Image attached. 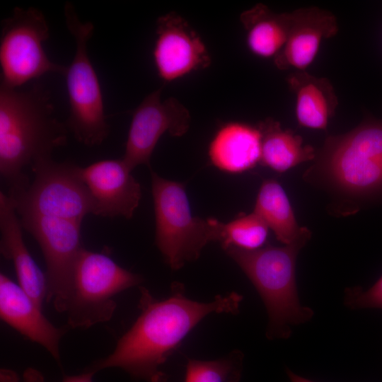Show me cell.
<instances>
[{
	"label": "cell",
	"mask_w": 382,
	"mask_h": 382,
	"mask_svg": "<svg viewBox=\"0 0 382 382\" xmlns=\"http://www.w3.org/2000/svg\"><path fill=\"white\" fill-rule=\"evenodd\" d=\"M93 203V214L131 219L139 206L141 190L132 170L120 159H105L78 167Z\"/></svg>",
	"instance_id": "cell-13"
},
{
	"label": "cell",
	"mask_w": 382,
	"mask_h": 382,
	"mask_svg": "<svg viewBox=\"0 0 382 382\" xmlns=\"http://www.w3.org/2000/svg\"><path fill=\"white\" fill-rule=\"evenodd\" d=\"M1 382H21L18 375L8 369H1L0 374ZM22 382H42V378L36 371L30 370L24 375V380Z\"/></svg>",
	"instance_id": "cell-25"
},
{
	"label": "cell",
	"mask_w": 382,
	"mask_h": 382,
	"mask_svg": "<svg viewBox=\"0 0 382 382\" xmlns=\"http://www.w3.org/2000/svg\"><path fill=\"white\" fill-rule=\"evenodd\" d=\"M22 224L7 194L0 192L1 253L13 265L19 286L42 308L47 299L45 274L31 256L23 241Z\"/></svg>",
	"instance_id": "cell-16"
},
{
	"label": "cell",
	"mask_w": 382,
	"mask_h": 382,
	"mask_svg": "<svg viewBox=\"0 0 382 382\" xmlns=\"http://www.w3.org/2000/svg\"><path fill=\"white\" fill-rule=\"evenodd\" d=\"M268 226L254 212L240 214L228 223H222L220 243L224 250L228 247L253 250L262 247Z\"/></svg>",
	"instance_id": "cell-23"
},
{
	"label": "cell",
	"mask_w": 382,
	"mask_h": 382,
	"mask_svg": "<svg viewBox=\"0 0 382 382\" xmlns=\"http://www.w3.org/2000/svg\"><path fill=\"white\" fill-rule=\"evenodd\" d=\"M286 81L296 96L295 112L299 124L310 129H325L338 105L329 79L306 71H295L288 76Z\"/></svg>",
	"instance_id": "cell-18"
},
{
	"label": "cell",
	"mask_w": 382,
	"mask_h": 382,
	"mask_svg": "<svg viewBox=\"0 0 382 382\" xmlns=\"http://www.w3.org/2000/svg\"><path fill=\"white\" fill-rule=\"evenodd\" d=\"M160 88L145 97L134 110L122 158L133 170L139 165L151 168L152 153L161 137H181L189 129L190 115L175 98L161 100Z\"/></svg>",
	"instance_id": "cell-11"
},
{
	"label": "cell",
	"mask_w": 382,
	"mask_h": 382,
	"mask_svg": "<svg viewBox=\"0 0 382 382\" xmlns=\"http://www.w3.org/2000/svg\"><path fill=\"white\" fill-rule=\"evenodd\" d=\"M155 241L172 270L197 260L206 245L220 242L221 221L194 216L183 183L167 180L151 170Z\"/></svg>",
	"instance_id": "cell-4"
},
{
	"label": "cell",
	"mask_w": 382,
	"mask_h": 382,
	"mask_svg": "<svg viewBox=\"0 0 382 382\" xmlns=\"http://www.w3.org/2000/svg\"><path fill=\"white\" fill-rule=\"evenodd\" d=\"M78 167L52 157L35 163L31 184L25 190L7 194L18 215H45L82 224L87 214H93V203Z\"/></svg>",
	"instance_id": "cell-9"
},
{
	"label": "cell",
	"mask_w": 382,
	"mask_h": 382,
	"mask_svg": "<svg viewBox=\"0 0 382 382\" xmlns=\"http://www.w3.org/2000/svg\"><path fill=\"white\" fill-rule=\"evenodd\" d=\"M253 212L284 245L296 241L307 229L299 226L287 195L279 183L272 179L261 185Z\"/></svg>",
	"instance_id": "cell-21"
},
{
	"label": "cell",
	"mask_w": 382,
	"mask_h": 382,
	"mask_svg": "<svg viewBox=\"0 0 382 382\" xmlns=\"http://www.w3.org/2000/svg\"><path fill=\"white\" fill-rule=\"evenodd\" d=\"M95 373L86 369L85 372L79 375L64 376L62 382H93Z\"/></svg>",
	"instance_id": "cell-26"
},
{
	"label": "cell",
	"mask_w": 382,
	"mask_h": 382,
	"mask_svg": "<svg viewBox=\"0 0 382 382\" xmlns=\"http://www.w3.org/2000/svg\"><path fill=\"white\" fill-rule=\"evenodd\" d=\"M287 376L291 382H314L301 376L297 375L289 369H286Z\"/></svg>",
	"instance_id": "cell-27"
},
{
	"label": "cell",
	"mask_w": 382,
	"mask_h": 382,
	"mask_svg": "<svg viewBox=\"0 0 382 382\" xmlns=\"http://www.w3.org/2000/svg\"><path fill=\"white\" fill-rule=\"evenodd\" d=\"M213 166L223 171L239 173L260 161L261 132L257 126L230 122L215 133L208 148Z\"/></svg>",
	"instance_id": "cell-17"
},
{
	"label": "cell",
	"mask_w": 382,
	"mask_h": 382,
	"mask_svg": "<svg viewBox=\"0 0 382 382\" xmlns=\"http://www.w3.org/2000/svg\"><path fill=\"white\" fill-rule=\"evenodd\" d=\"M50 93L40 84L26 90L0 85V174L8 193L30 185L23 168L52 157L67 141V126L54 116Z\"/></svg>",
	"instance_id": "cell-2"
},
{
	"label": "cell",
	"mask_w": 382,
	"mask_h": 382,
	"mask_svg": "<svg viewBox=\"0 0 382 382\" xmlns=\"http://www.w3.org/2000/svg\"><path fill=\"white\" fill-rule=\"evenodd\" d=\"M170 289L168 298L159 300L141 286L139 316L114 350L87 369L96 374L118 368L136 379L168 382L161 367L189 332L209 314L236 313L242 300L241 295L232 292L209 302L194 301L186 296L180 282L173 283Z\"/></svg>",
	"instance_id": "cell-1"
},
{
	"label": "cell",
	"mask_w": 382,
	"mask_h": 382,
	"mask_svg": "<svg viewBox=\"0 0 382 382\" xmlns=\"http://www.w3.org/2000/svg\"><path fill=\"white\" fill-rule=\"evenodd\" d=\"M23 228L37 242L46 265L47 301L57 312L66 311L74 269L80 251L81 224L62 218L39 215L18 216Z\"/></svg>",
	"instance_id": "cell-10"
},
{
	"label": "cell",
	"mask_w": 382,
	"mask_h": 382,
	"mask_svg": "<svg viewBox=\"0 0 382 382\" xmlns=\"http://www.w3.org/2000/svg\"><path fill=\"white\" fill-rule=\"evenodd\" d=\"M152 52L159 78L170 82L211 64L208 50L201 37L180 15L171 12L156 21Z\"/></svg>",
	"instance_id": "cell-12"
},
{
	"label": "cell",
	"mask_w": 382,
	"mask_h": 382,
	"mask_svg": "<svg viewBox=\"0 0 382 382\" xmlns=\"http://www.w3.org/2000/svg\"><path fill=\"white\" fill-rule=\"evenodd\" d=\"M317 167L341 192L365 196L382 190V120L362 122L327 138Z\"/></svg>",
	"instance_id": "cell-6"
},
{
	"label": "cell",
	"mask_w": 382,
	"mask_h": 382,
	"mask_svg": "<svg viewBox=\"0 0 382 382\" xmlns=\"http://www.w3.org/2000/svg\"><path fill=\"white\" fill-rule=\"evenodd\" d=\"M49 37V25L40 10L15 7L1 23L0 85L20 88L47 73L64 76L67 66L52 62L44 50Z\"/></svg>",
	"instance_id": "cell-8"
},
{
	"label": "cell",
	"mask_w": 382,
	"mask_h": 382,
	"mask_svg": "<svg viewBox=\"0 0 382 382\" xmlns=\"http://www.w3.org/2000/svg\"><path fill=\"white\" fill-rule=\"evenodd\" d=\"M311 234L307 228L296 241L283 247L224 250L259 293L269 317L266 335L270 340L289 337L291 325L306 323L313 315L311 308L300 303L296 283V257Z\"/></svg>",
	"instance_id": "cell-3"
},
{
	"label": "cell",
	"mask_w": 382,
	"mask_h": 382,
	"mask_svg": "<svg viewBox=\"0 0 382 382\" xmlns=\"http://www.w3.org/2000/svg\"><path fill=\"white\" fill-rule=\"evenodd\" d=\"M291 18V12L274 13L261 3L243 11L240 21L249 50L259 57L274 59L286 43Z\"/></svg>",
	"instance_id": "cell-19"
},
{
	"label": "cell",
	"mask_w": 382,
	"mask_h": 382,
	"mask_svg": "<svg viewBox=\"0 0 382 382\" xmlns=\"http://www.w3.org/2000/svg\"><path fill=\"white\" fill-rule=\"evenodd\" d=\"M42 308L4 273L0 274V316L10 327L42 346L61 366L60 341L67 327L54 325Z\"/></svg>",
	"instance_id": "cell-14"
},
{
	"label": "cell",
	"mask_w": 382,
	"mask_h": 382,
	"mask_svg": "<svg viewBox=\"0 0 382 382\" xmlns=\"http://www.w3.org/2000/svg\"><path fill=\"white\" fill-rule=\"evenodd\" d=\"M257 126L261 132L260 163L263 166L283 173L316 158L311 146L304 145L303 139L291 130L282 129L278 121L268 117Z\"/></svg>",
	"instance_id": "cell-20"
},
{
	"label": "cell",
	"mask_w": 382,
	"mask_h": 382,
	"mask_svg": "<svg viewBox=\"0 0 382 382\" xmlns=\"http://www.w3.org/2000/svg\"><path fill=\"white\" fill-rule=\"evenodd\" d=\"M143 277L119 265L104 253L83 248L76 259L65 313L69 328H88L112 318L120 292Z\"/></svg>",
	"instance_id": "cell-7"
},
{
	"label": "cell",
	"mask_w": 382,
	"mask_h": 382,
	"mask_svg": "<svg viewBox=\"0 0 382 382\" xmlns=\"http://www.w3.org/2000/svg\"><path fill=\"white\" fill-rule=\"evenodd\" d=\"M66 26L75 40V53L64 77L69 103L66 123L80 143L93 146L107 138L106 120L100 82L88 52V43L94 32L90 21L83 22L70 2L64 7Z\"/></svg>",
	"instance_id": "cell-5"
},
{
	"label": "cell",
	"mask_w": 382,
	"mask_h": 382,
	"mask_svg": "<svg viewBox=\"0 0 382 382\" xmlns=\"http://www.w3.org/2000/svg\"><path fill=\"white\" fill-rule=\"evenodd\" d=\"M344 302L351 309H382V276L367 290L359 286L347 288Z\"/></svg>",
	"instance_id": "cell-24"
},
{
	"label": "cell",
	"mask_w": 382,
	"mask_h": 382,
	"mask_svg": "<svg viewBox=\"0 0 382 382\" xmlns=\"http://www.w3.org/2000/svg\"><path fill=\"white\" fill-rule=\"evenodd\" d=\"M243 361L238 350L214 360L188 359L184 382H239Z\"/></svg>",
	"instance_id": "cell-22"
},
{
	"label": "cell",
	"mask_w": 382,
	"mask_h": 382,
	"mask_svg": "<svg viewBox=\"0 0 382 382\" xmlns=\"http://www.w3.org/2000/svg\"><path fill=\"white\" fill-rule=\"evenodd\" d=\"M287 40L274 58L282 71H305L316 58L323 40L334 37L339 28L335 16L316 6L300 8L291 12Z\"/></svg>",
	"instance_id": "cell-15"
}]
</instances>
